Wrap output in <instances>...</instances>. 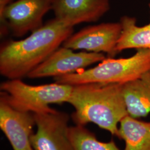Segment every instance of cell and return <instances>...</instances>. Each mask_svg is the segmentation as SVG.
<instances>
[{"mask_svg": "<svg viewBox=\"0 0 150 150\" xmlns=\"http://www.w3.org/2000/svg\"><path fill=\"white\" fill-rule=\"evenodd\" d=\"M36 131L31 137L34 150H71L69 136V116L54 109L35 113Z\"/></svg>", "mask_w": 150, "mask_h": 150, "instance_id": "cell-7", "label": "cell"}, {"mask_svg": "<svg viewBox=\"0 0 150 150\" xmlns=\"http://www.w3.org/2000/svg\"><path fill=\"white\" fill-rule=\"evenodd\" d=\"M67 103L75 108L76 125L92 123L119 138L118 123L128 115L122 84L88 83L73 86Z\"/></svg>", "mask_w": 150, "mask_h": 150, "instance_id": "cell-2", "label": "cell"}, {"mask_svg": "<svg viewBox=\"0 0 150 150\" xmlns=\"http://www.w3.org/2000/svg\"><path fill=\"white\" fill-rule=\"evenodd\" d=\"M149 8H150V4H149Z\"/></svg>", "mask_w": 150, "mask_h": 150, "instance_id": "cell-15", "label": "cell"}, {"mask_svg": "<svg viewBox=\"0 0 150 150\" xmlns=\"http://www.w3.org/2000/svg\"><path fill=\"white\" fill-rule=\"evenodd\" d=\"M150 69V50L139 49L128 58H106L94 67L55 77L54 81L71 86L88 83L123 84L139 79Z\"/></svg>", "mask_w": 150, "mask_h": 150, "instance_id": "cell-3", "label": "cell"}, {"mask_svg": "<svg viewBox=\"0 0 150 150\" xmlns=\"http://www.w3.org/2000/svg\"><path fill=\"white\" fill-rule=\"evenodd\" d=\"M74 51L62 46L31 71L27 77L35 79L67 75L84 70L91 64L100 62L106 58L103 53Z\"/></svg>", "mask_w": 150, "mask_h": 150, "instance_id": "cell-8", "label": "cell"}, {"mask_svg": "<svg viewBox=\"0 0 150 150\" xmlns=\"http://www.w3.org/2000/svg\"><path fill=\"white\" fill-rule=\"evenodd\" d=\"M35 126L33 113L16 110L0 96V129L13 150H34L31 137Z\"/></svg>", "mask_w": 150, "mask_h": 150, "instance_id": "cell-9", "label": "cell"}, {"mask_svg": "<svg viewBox=\"0 0 150 150\" xmlns=\"http://www.w3.org/2000/svg\"><path fill=\"white\" fill-rule=\"evenodd\" d=\"M54 0H16L0 11V33L4 36L11 31L22 37L43 25L45 15L52 10Z\"/></svg>", "mask_w": 150, "mask_h": 150, "instance_id": "cell-5", "label": "cell"}, {"mask_svg": "<svg viewBox=\"0 0 150 150\" xmlns=\"http://www.w3.org/2000/svg\"><path fill=\"white\" fill-rule=\"evenodd\" d=\"M122 31L116 46L117 53L127 49H147L150 50V23L139 27L136 19L123 16L120 22Z\"/></svg>", "mask_w": 150, "mask_h": 150, "instance_id": "cell-13", "label": "cell"}, {"mask_svg": "<svg viewBox=\"0 0 150 150\" xmlns=\"http://www.w3.org/2000/svg\"><path fill=\"white\" fill-rule=\"evenodd\" d=\"M73 31L74 27L54 18L25 39L2 43L0 74L8 80L27 77L62 45Z\"/></svg>", "mask_w": 150, "mask_h": 150, "instance_id": "cell-1", "label": "cell"}, {"mask_svg": "<svg viewBox=\"0 0 150 150\" xmlns=\"http://www.w3.org/2000/svg\"><path fill=\"white\" fill-rule=\"evenodd\" d=\"M110 8V0H54L52 10L56 19L74 27L97 21Z\"/></svg>", "mask_w": 150, "mask_h": 150, "instance_id": "cell-10", "label": "cell"}, {"mask_svg": "<svg viewBox=\"0 0 150 150\" xmlns=\"http://www.w3.org/2000/svg\"><path fill=\"white\" fill-rule=\"evenodd\" d=\"M72 88L56 82L33 86L21 79L8 80L1 83L0 96L19 111L33 114L48 112L54 110L50 105L67 102Z\"/></svg>", "mask_w": 150, "mask_h": 150, "instance_id": "cell-4", "label": "cell"}, {"mask_svg": "<svg viewBox=\"0 0 150 150\" xmlns=\"http://www.w3.org/2000/svg\"><path fill=\"white\" fill-rule=\"evenodd\" d=\"M119 124V138L125 142L124 150H150V122L127 115Z\"/></svg>", "mask_w": 150, "mask_h": 150, "instance_id": "cell-12", "label": "cell"}, {"mask_svg": "<svg viewBox=\"0 0 150 150\" xmlns=\"http://www.w3.org/2000/svg\"><path fill=\"white\" fill-rule=\"evenodd\" d=\"M69 136L71 150H120L113 141L103 142L98 140L84 126H71Z\"/></svg>", "mask_w": 150, "mask_h": 150, "instance_id": "cell-14", "label": "cell"}, {"mask_svg": "<svg viewBox=\"0 0 150 150\" xmlns=\"http://www.w3.org/2000/svg\"><path fill=\"white\" fill-rule=\"evenodd\" d=\"M128 115L135 118L150 113V69L139 79L122 84Z\"/></svg>", "mask_w": 150, "mask_h": 150, "instance_id": "cell-11", "label": "cell"}, {"mask_svg": "<svg viewBox=\"0 0 150 150\" xmlns=\"http://www.w3.org/2000/svg\"><path fill=\"white\" fill-rule=\"evenodd\" d=\"M121 31L120 22L102 23L89 26L72 33L62 46L75 51L105 53L108 57H113L117 54L116 46Z\"/></svg>", "mask_w": 150, "mask_h": 150, "instance_id": "cell-6", "label": "cell"}]
</instances>
